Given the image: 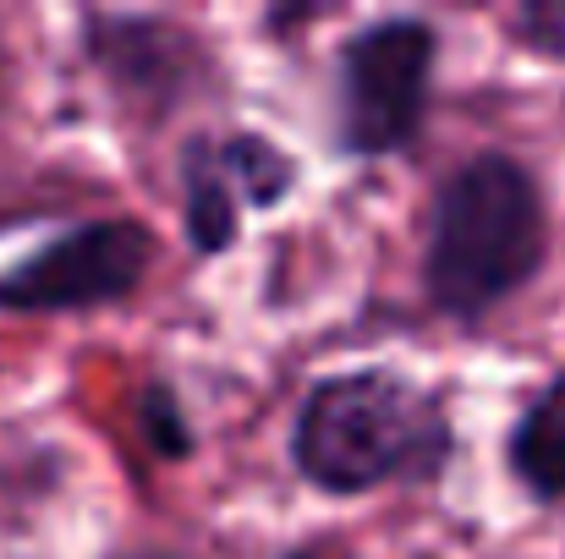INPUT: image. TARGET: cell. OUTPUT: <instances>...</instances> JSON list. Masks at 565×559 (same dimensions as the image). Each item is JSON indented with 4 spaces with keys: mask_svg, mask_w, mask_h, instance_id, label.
<instances>
[{
    "mask_svg": "<svg viewBox=\"0 0 565 559\" xmlns=\"http://www.w3.org/2000/svg\"><path fill=\"white\" fill-rule=\"evenodd\" d=\"M505 472L527 505H565V368L550 373L511 417Z\"/></svg>",
    "mask_w": 565,
    "mask_h": 559,
    "instance_id": "cell-7",
    "label": "cell"
},
{
    "mask_svg": "<svg viewBox=\"0 0 565 559\" xmlns=\"http://www.w3.org/2000/svg\"><path fill=\"white\" fill-rule=\"evenodd\" d=\"M77 50L143 132H160L182 110L225 94V61L214 39L171 11H77Z\"/></svg>",
    "mask_w": 565,
    "mask_h": 559,
    "instance_id": "cell-4",
    "label": "cell"
},
{
    "mask_svg": "<svg viewBox=\"0 0 565 559\" xmlns=\"http://www.w3.org/2000/svg\"><path fill=\"white\" fill-rule=\"evenodd\" d=\"M132 422H138V439H143V450L154 455V461H192L198 455V422H192L188 400H182V389L171 384V378H160V373H149L143 384H138V395H132Z\"/></svg>",
    "mask_w": 565,
    "mask_h": 559,
    "instance_id": "cell-9",
    "label": "cell"
},
{
    "mask_svg": "<svg viewBox=\"0 0 565 559\" xmlns=\"http://www.w3.org/2000/svg\"><path fill=\"white\" fill-rule=\"evenodd\" d=\"M214 132H220V127H214ZM220 160H225L231 182L242 192V208H247V214H275V208H286V203L297 197V186H302V160H297L280 138L258 132V127H225V132H220Z\"/></svg>",
    "mask_w": 565,
    "mask_h": 559,
    "instance_id": "cell-8",
    "label": "cell"
},
{
    "mask_svg": "<svg viewBox=\"0 0 565 559\" xmlns=\"http://www.w3.org/2000/svg\"><path fill=\"white\" fill-rule=\"evenodd\" d=\"M555 247L544 176L511 149H478L450 165L423 214V302L456 330L489 324L516 302Z\"/></svg>",
    "mask_w": 565,
    "mask_h": 559,
    "instance_id": "cell-2",
    "label": "cell"
},
{
    "mask_svg": "<svg viewBox=\"0 0 565 559\" xmlns=\"http://www.w3.org/2000/svg\"><path fill=\"white\" fill-rule=\"evenodd\" d=\"M456 455L461 433L450 395L395 363L319 373L286 428V461L319 499L428 488L456 466Z\"/></svg>",
    "mask_w": 565,
    "mask_h": 559,
    "instance_id": "cell-1",
    "label": "cell"
},
{
    "mask_svg": "<svg viewBox=\"0 0 565 559\" xmlns=\"http://www.w3.org/2000/svg\"><path fill=\"white\" fill-rule=\"evenodd\" d=\"M269 559H341L330 544H291V549H280V555H269Z\"/></svg>",
    "mask_w": 565,
    "mask_h": 559,
    "instance_id": "cell-13",
    "label": "cell"
},
{
    "mask_svg": "<svg viewBox=\"0 0 565 559\" xmlns=\"http://www.w3.org/2000/svg\"><path fill=\"white\" fill-rule=\"evenodd\" d=\"M160 264V236L132 214L77 219L0 269V319H88L132 302Z\"/></svg>",
    "mask_w": 565,
    "mask_h": 559,
    "instance_id": "cell-5",
    "label": "cell"
},
{
    "mask_svg": "<svg viewBox=\"0 0 565 559\" xmlns=\"http://www.w3.org/2000/svg\"><path fill=\"white\" fill-rule=\"evenodd\" d=\"M445 33L423 11H384L335 44L330 143L341 160L379 165L423 143Z\"/></svg>",
    "mask_w": 565,
    "mask_h": 559,
    "instance_id": "cell-3",
    "label": "cell"
},
{
    "mask_svg": "<svg viewBox=\"0 0 565 559\" xmlns=\"http://www.w3.org/2000/svg\"><path fill=\"white\" fill-rule=\"evenodd\" d=\"M335 17V6H269L264 11V33H291V28H313Z\"/></svg>",
    "mask_w": 565,
    "mask_h": 559,
    "instance_id": "cell-11",
    "label": "cell"
},
{
    "mask_svg": "<svg viewBox=\"0 0 565 559\" xmlns=\"http://www.w3.org/2000/svg\"><path fill=\"white\" fill-rule=\"evenodd\" d=\"M99 559H182V555L154 549V544H127V549H110V555H99Z\"/></svg>",
    "mask_w": 565,
    "mask_h": 559,
    "instance_id": "cell-12",
    "label": "cell"
},
{
    "mask_svg": "<svg viewBox=\"0 0 565 559\" xmlns=\"http://www.w3.org/2000/svg\"><path fill=\"white\" fill-rule=\"evenodd\" d=\"M177 203H182V236L192 258H225L247 236V208L220 160V132L198 127L177 149Z\"/></svg>",
    "mask_w": 565,
    "mask_h": 559,
    "instance_id": "cell-6",
    "label": "cell"
},
{
    "mask_svg": "<svg viewBox=\"0 0 565 559\" xmlns=\"http://www.w3.org/2000/svg\"><path fill=\"white\" fill-rule=\"evenodd\" d=\"M505 39L544 66H565V0H522L505 11Z\"/></svg>",
    "mask_w": 565,
    "mask_h": 559,
    "instance_id": "cell-10",
    "label": "cell"
}]
</instances>
